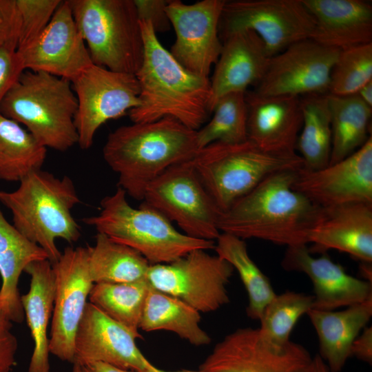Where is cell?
<instances>
[{
    "mask_svg": "<svg viewBox=\"0 0 372 372\" xmlns=\"http://www.w3.org/2000/svg\"><path fill=\"white\" fill-rule=\"evenodd\" d=\"M12 327H0V372H10L16 363L18 342Z\"/></svg>",
    "mask_w": 372,
    "mask_h": 372,
    "instance_id": "cell-42",
    "label": "cell"
},
{
    "mask_svg": "<svg viewBox=\"0 0 372 372\" xmlns=\"http://www.w3.org/2000/svg\"><path fill=\"white\" fill-rule=\"evenodd\" d=\"M308 372H334L327 366L324 361L316 355L312 362Z\"/></svg>",
    "mask_w": 372,
    "mask_h": 372,
    "instance_id": "cell-46",
    "label": "cell"
},
{
    "mask_svg": "<svg viewBox=\"0 0 372 372\" xmlns=\"http://www.w3.org/2000/svg\"><path fill=\"white\" fill-rule=\"evenodd\" d=\"M328 94L300 97L302 125L295 151L304 169L316 170L329 165L331 152V119Z\"/></svg>",
    "mask_w": 372,
    "mask_h": 372,
    "instance_id": "cell-30",
    "label": "cell"
},
{
    "mask_svg": "<svg viewBox=\"0 0 372 372\" xmlns=\"http://www.w3.org/2000/svg\"><path fill=\"white\" fill-rule=\"evenodd\" d=\"M222 50L211 83L210 110L216 102L231 92H246L262 80L268 65L265 45L250 30L231 32L222 39Z\"/></svg>",
    "mask_w": 372,
    "mask_h": 372,
    "instance_id": "cell-22",
    "label": "cell"
},
{
    "mask_svg": "<svg viewBox=\"0 0 372 372\" xmlns=\"http://www.w3.org/2000/svg\"><path fill=\"white\" fill-rule=\"evenodd\" d=\"M351 355L369 364L372 362V327H366L355 339L351 348Z\"/></svg>",
    "mask_w": 372,
    "mask_h": 372,
    "instance_id": "cell-43",
    "label": "cell"
},
{
    "mask_svg": "<svg viewBox=\"0 0 372 372\" xmlns=\"http://www.w3.org/2000/svg\"><path fill=\"white\" fill-rule=\"evenodd\" d=\"M78 107L74 125L78 145L89 149L99 127L140 105V87L134 74L92 64L72 83Z\"/></svg>",
    "mask_w": 372,
    "mask_h": 372,
    "instance_id": "cell-12",
    "label": "cell"
},
{
    "mask_svg": "<svg viewBox=\"0 0 372 372\" xmlns=\"http://www.w3.org/2000/svg\"><path fill=\"white\" fill-rule=\"evenodd\" d=\"M12 322L0 310V327H12Z\"/></svg>",
    "mask_w": 372,
    "mask_h": 372,
    "instance_id": "cell-48",
    "label": "cell"
},
{
    "mask_svg": "<svg viewBox=\"0 0 372 372\" xmlns=\"http://www.w3.org/2000/svg\"><path fill=\"white\" fill-rule=\"evenodd\" d=\"M313 296L287 291L276 296L266 306L258 328L262 337L275 345L288 343L299 318L313 308Z\"/></svg>",
    "mask_w": 372,
    "mask_h": 372,
    "instance_id": "cell-36",
    "label": "cell"
},
{
    "mask_svg": "<svg viewBox=\"0 0 372 372\" xmlns=\"http://www.w3.org/2000/svg\"><path fill=\"white\" fill-rule=\"evenodd\" d=\"M93 64L136 74L144 41L133 0H68Z\"/></svg>",
    "mask_w": 372,
    "mask_h": 372,
    "instance_id": "cell-8",
    "label": "cell"
},
{
    "mask_svg": "<svg viewBox=\"0 0 372 372\" xmlns=\"http://www.w3.org/2000/svg\"><path fill=\"white\" fill-rule=\"evenodd\" d=\"M315 19L311 39L340 50L372 43V5L363 0H302Z\"/></svg>",
    "mask_w": 372,
    "mask_h": 372,
    "instance_id": "cell-24",
    "label": "cell"
},
{
    "mask_svg": "<svg viewBox=\"0 0 372 372\" xmlns=\"http://www.w3.org/2000/svg\"><path fill=\"white\" fill-rule=\"evenodd\" d=\"M112 240L139 252L150 265L169 263L194 249H214L216 242L196 239L178 231L172 222L145 202L131 206L125 192H115L101 201L99 214L83 219Z\"/></svg>",
    "mask_w": 372,
    "mask_h": 372,
    "instance_id": "cell-6",
    "label": "cell"
},
{
    "mask_svg": "<svg viewBox=\"0 0 372 372\" xmlns=\"http://www.w3.org/2000/svg\"><path fill=\"white\" fill-rule=\"evenodd\" d=\"M311 254L336 249L364 263H372V203L321 207L311 229Z\"/></svg>",
    "mask_w": 372,
    "mask_h": 372,
    "instance_id": "cell-21",
    "label": "cell"
},
{
    "mask_svg": "<svg viewBox=\"0 0 372 372\" xmlns=\"http://www.w3.org/2000/svg\"><path fill=\"white\" fill-rule=\"evenodd\" d=\"M0 202L11 211L16 229L42 248L52 264L61 255L57 239L72 243L81 237V227L72 214L80 199L67 176L59 178L41 169L34 171L19 181L15 190H0Z\"/></svg>",
    "mask_w": 372,
    "mask_h": 372,
    "instance_id": "cell-4",
    "label": "cell"
},
{
    "mask_svg": "<svg viewBox=\"0 0 372 372\" xmlns=\"http://www.w3.org/2000/svg\"><path fill=\"white\" fill-rule=\"evenodd\" d=\"M297 172L284 171L268 176L220 211L218 220L220 232L287 247L307 245L321 207L292 189Z\"/></svg>",
    "mask_w": 372,
    "mask_h": 372,
    "instance_id": "cell-1",
    "label": "cell"
},
{
    "mask_svg": "<svg viewBox=\"0 0 372 372\" xmlns=\"http://www.w3.org/2000/svg\"><path fill=\"white\" fill-rule=\"evenodd\" d=\"M30 278L28 291L21 302L34 342L28 372H50L48 326L54 298V273L51 262L34 261L24 270Z\"/></svg>",
    "mask_w": 372,
    "mask_h": 372,
    "instance_id": "cell-25",
    "label": "cell"
},
{
    "mask_svg": "<svg viewBox=\"0 0 372 372\" xmlns=\"http://www.w3.org/2000/svg\"><path fill=\"white\" fill-rule=\"evenodd\" d=\"M78 103L69 81L24 70L0 104V114L26 130L44 147L65 152L78 143Z\"/></svg>",
    "mask_w": 372,
    "mask_h": 372,
    "instance_id": "cell-5",
    "label": "cell"
},
{
    "mask_svg": "<svg viewBox=\"0 0 372 372\" xmlns=\"http://www.w3.org/2000/svg\"><path fill=\"white\" fill-rule=\"evenodd\" d=\"M356 94L364 103L372 108V81L362 86Z\"/></svg>",
    "mask_w": 372,
    "mask_h": 372,
    "instance_id": "cell-45",
    "label": "cell"
},
{
    "mask_svg": "<svg viewBox=\"0 0 372 372\" xmlns=\"http://www.w3.org/2000/svg\"><path fill=\"white\" fill-rule=\"evenodd\" d=\"M141 372H172V371H163L162 369H160L155 366H154L151 362H149L146 368L142 371ZM174 372H206L203 371H189V370H184V371H174Z\"/></svg>",
    "mask_w": 372,
    "mask_h": 372,
    "instance_id": "cell-47",
    "label": "cell"
},
{
    "mask_svg": "<svg viewBox=\"0 0 372 372\" xmlns=\"http://www.w3.org/2000/svg\"><path fill=\"white\" fill-rule=\"evenodd\" d=\"M215 242L216 255L237 271L245 288L247 316L260 321L266 306L276 295L269 278L250 258L245 240L220 233Z\"/></svg>",
    "mask_w": 372,
    "mask_h": 372,
    "instance_id": "cell-33",
    "label": "cell"
},
{
    "mask_svg": "<svg viewBox=\"0 0 372 372\" xmlns=\"http://www.w3.org/2000/svg\"><path fill=\"white\" fill-rule=\"evenodd\" d=\"M315 19L302 0L226 1L219 23V35L242 30L254 32L270 58L290 46L311 39Z\"/></svg>",
    "mask_w": 372,
    "mask_h": 372,
    "instance_id": "cell-10",
    "label": "cell"
},
{
    "mask_svg": "<svg viewBox=\"0 0 372 372\" xmlns=\"http://www.w3.org/2000/svg\"><path fill=\"white\" fill-rule=\"evenodd\" d=\"M234 271L225 260L199 249L169 263L151 265L147 281L198 312L209 313L229 302L227 286Z\"/></svg>",
    "mask_w": 372,
    "mask_h": 372,
    "instance_id": "cell-11",
    "label": "cell"
},
{
    "mask_svg": "<svg viewBox=\"0 0 372 372\" xmlns=\"http://www.w3.org/2000/svg\"><path fill=\"white\" fill-rule=\"evenodd\" d=\"M198 150L196 131L167 117L118 127L108 135L103 156L117 174L118 187L141 200L152 180Z\"/></svg>",
    "mask_w": 372,
    "mask_h": 372,
    "instance_id": "cell-3",
    "label": "cell"
},
{
    "mask_svg": "<svg viewBox=\"0 0 372 372\" xmlns=\"http://www.w3.org/2000/svg\"><path fill=\"white\" fill-rule=\"evenodd\" d=\"M328 99L332 132L329 164H334L356 151L371 135L368 136L372 108L356 94H329Z\"/></svg>",
    "mask_w": 372,
    "mask_h": 372,
    "instance_id": "cell-31",
    "label": "cell"
},
{
    "mask_svg": "<svg viewBox=\"0 0 372 372\" xmlns=\"http://www.w3.org/2000/svg\"><path fill=\"white\" fill-rule=\"evenodd\" d=\"M281 265L287 271L302 272L311 279L314 291L313 309L333 311L372 296L371 282L348 274L325 254L314 258L307 245L287 247Z\"/></svg>",
    "mask_w": 372,
    "mask_h": 372,
    "instance_id": "cell-20",
    "label": "cell"
},
{
    "mask_svg": "<svg viewBox=\"0 0 372 372\" xmlns=\"http://www.w3.org/2000/svg\"><path fill=\"white\" fill-rule=\"evenodd\" d=\"M313 358L301 344L275 345L258 328L238 329L217 343L200 364L206 372H308Z\"/></svg>",
    "mask_w": 372,
    "mask_h": 372,
    "instance_id": "cell-14",
    "label": "cell"
},
{
    "mask_svg": "<svg viewBox=\"0 0 372 372\" xmlns=\"http://www.w3.org/2000/svg\"><path fill=\"white\" fill-rule=\"evenodd\" d=\"M143 202L175 222L187 236L216 241L220 209L199 179L191 160L166 169L146 187Z\"/></svg>",
    "mask_w": 372,
    "mask_h": 372,
    "instance_id": "cell-9",
    "label": "cell"
},
{
    "mask_svg": "<svg viewBox=\"0 0 372 372\" xmlns=\"http://www.w3.org/2000/svg\"><path fill=\"white\" fill-rule=\"evenodd\" d=\"M72 372H81L80 366L77 363H73Z\"/></svg>",
    "mask_w": 372,
    "mask_h": 372,
    "instance_id": "cell-49",
    "label": "cell"
},
{
    "mask_svg": "<svg viewBox=\"0 0 372 372\" xmlns=\"http://www.w3.org/2000/svg\"><path fill=\"white\" fill-rule=\"evenodd\" d=\"M372 81V43L340 50L331 72L329 94H355Z\"/></svg>",
    "mask_w": 372,
    "mask_h": 372,
    "instance_id": "cell-37",
    "label": "cell"
},
{
    "mask_svg": "<svg viewBox=\"0 0 372 372\" xmlns=\"http://www.w3.org/2000/svg\"><path fill=\"white\" fill-rule=\"evenodd\" d=\"M61 0H16L21 25L17 49L34 41L45 29Z\"/></svg>",
    "mask_w": 372,
    "mask_h": 372,
    "instance_id": "cell-38",
    "label": "cell"
},
{
    "mask_svg": "<svg viewBox=\"0 0 372 372\" xmlns=\"http://www.w3.org/2000/svg\"><path fill=\"white\" fill-rule=\"evenodd\" d=\"M139 21H149L156 33L168 31L172 27L166 12L169 1L133 0Z\"/></svg>",
    "mask_w": 372,
    "mask_h": 372,
    "instance_id": "cell-41",
    "label": "cell"
},
{
    "mask_svg": "<svg viewBox=\"0 0 372 372\" xmlns=\"http://www.w3.org/2000/svg\"><path fill=\"white\" fill-rule=\"evenodd\" d=\"M81 372H133L102 362L79 364Z\"/></svg>",
    "mask_w": 372,
    "mask_h": 372,
    "instance_id": "cell-44",
    "label": "cell"
},
{
    "mask_svg": "<svg viewBox=\"0 0 372 372\" xmlns=\"http://www.w3.org/2000/svg\"><path fill=\"white\" fill-rule=\"evenodd\" d=\"M318 335L320 357L334 372H340L351 356V348L372 316V296L345 309L307 313Z\"/></svg>",
    "mask_w": 372,
    "mask_h": 372,
    "instance_id": "cell-26",
    "label": "cell"
},
{
    "mask_svg": "<svg viewBox=\"0 0 372 372\" xmlns=\"http://www.w3.org/2000/svg\"><path fill=\"white\" fill-rule=\"evenodd\" d=\"M340 50L313 39L298 41L269 58L266 72L253 90L262 96L329 94L330 76Z\"/></svg>",
    "mask_w": 372,
    "mask_h": 372,
    "instance_id": "cell-15",
    "label": "cell"
},
{
    "mask_svg": "<svg viewBox=\"0 0 372 372\" xmlns=\"http://www.w3.org/2000/svg\"><path fill=\"white\" fill-rule=\"evenodd\" d=\"M45 259V251L8 223L0 209V310L12 322L25 318L18 288L21 273L31 262Z\"/></svg>",
    "mask_w": 372,
    "mask_h": 372,
    "instance_id": "cell-27",
    "label": "cell"
},
{
    "mask_svg": "<svg viewBox=\"0 0 372 372\" xmlns=\"http://www.w3.org/2000/svg\"><path fill=\"white\" fill-rule=\"evenodd\" d=\"M139 338L88 302L75 338L74 362H102L141 372L150 362L138 348Z\"/></svg>",
    "mask_w": 372,
    "mask_h": 372,
    "instance_id": "cell-19",
    "label": "cell"
},
{
    "mask_svg": "<svg viewBox=\"0 0 372 372\" xmlns=\"http://www.w3.org/2000/svg\"><path fill=\"white\" fill-rule=\"evenodd\" d=\"M144 41L142 65L135 74L140 87V105L129 111L132 123L172 118L197 131L210 110L209 77L182 66L161 44L149 21H139Z\"/></svg>",
    "mask_w": 372,
    "mask_h": 372,
    "instance_id": "cell-2",
    "label": "cell"
},
{
    "mask_svg": "<svg viewBox=\"0 0 372 372\" xmlns=\"http://www.w3.org/2000/svg\"><path fill=\"white\" fill-rule=\"evenodd\" d=\"M191 161L220 211L268 176L304 168L303 161L296 152L267 151L249 139L238 143H210L198 149Z\"/></svg>",
    "mask_w": 372,
    "mask_h": 372,
    "instance_id": "cell-7",
    "label": "cell"
},
{
    "mask_svg": "<svg viewBox=\"0 0 372 372\" xmlns=\"http://www.w3.org/2000/svg\"><path fill=\"white\" fill-rule=\"evenodd\" d=\"M247 138L265 150L294 152L302 125L300 97L245 92Z\"/></svg>",
    "mask_w": 372,
    "mask_h": 372,
    "instance_id": "cell-23",
    "label": "cell"
},
{
    "mask_svg": "<svg viewBox=\"0 0 372 372\" xmlns=\"http://www.w3.org/2000/svg\"><path fill=\"white\" fill-rule=\"evenodd\" d=\"M20 25L16 0H0V45L17 50Z\"/></svg>",
    "mask_w": 372,
    "mask_h": 372,
    "instance_id": "cell-39",
    "label": "cell"
},
{
    "mask_svg": "<svg viewBox=\"0 0 372 372\" xmlns=\"http://www.w3.org/2000/svg\"><path fill=\"white\" fill-rule=\"evenodd\" d=\"M213 116L196 131L198 149L214 142L238 143L247 140L245 92H231L215 103Z\"/></svg>",
    "mask_w": 372,
    "mask_h": 372,
    "instance_id": "cell-35",
    "label": "cell"
},
{
    "mask_svg": "<svg viewBox=\"0 0 372 372\" xmlns=\"http://www.w3.org/2000/svg\"><path fill=\"white\" fill-rule=\"evenodd\" d=\"M87 247L88 267L94 283L147 281L151 265L139 252L97 233Z\"/></svg>",
    "mask_w": 372,
    "mask_h": 372,
    "instance_id": "cell-29",
    "label": "cell"
},
{
    "mask_svg": "<svg viewBox=\"0 0 372 372\" xmlns=\"http://www.w3.org/2000/svg\"><path fill=\"white\" fill-rule=\"evenodd\" d=\"M292 189L320 207L372 203V136L342 160L327 167L298 171Z\"/></svg>",
    "mask_w": 372,
    "mask_h": 372,
    "instance_id": "cell-17",
    "label": "cell"
},
{
    "mask_svg": "<svg viewBox=\"0 0 372 372\" xmlns=\"http://www.w3.org/2000/svg\"><path fill=\"white\" fill-rule=\"evenodd\" d=\"M47 148L18 123L0 114V179L20 181L41 169Z\"/></svg>",
    "mask_w": 372,
    "mask_h": 372,
    "instance_id": "cell-32",
    "label": "cell"
},
{
    "mask_svg": "<svg viewBox=\"0 0 372 372\" xmlns=\"http://www.w3.org/2000/svg\"><path fill=\"white\" fill-rule=\"evenodd\" d=\"M17 51L25 70L48 73L71 83L93 64L68 0L61 1L34 41Z\"/></svg>",
    "mask_w": 372,
    "mask_h": 372,
    "instance_id": "cell-18",
    "label": "cell"
},
{
    "mask_svg": "<svg viewBox=\"0 0 372 372\" xmlns=\"http://www.w3.org/2000/svg\"><path fill=\"white\" fill-rule=\"evenodd\" d=\"M52 265L55 291L50 353L73 364L76 333L94 284L89 271L87 247H67Z\"/></svg>",
    "mask_w": 372,
    "mask_h": 372,
    "instance_id": "cell-13",
    "label": "cell"
},
{
    "mask_svg": "<svg viewBox=\"0 0 372 372\" xmlns=\"http://www.w3.org/2000/svg\"><path fill=\"white\" fill-rule=\"evenodd\" d=\"M225 0H202L186 4L169 1L166 12L176 39L170 53L186 70L208 77L216 64L223 43L219 23Z\"/></svg>",
    "mask_w": 372,
    "mask_h": 372,
    "instance_id": "cell-16",
    "label": "cell"
},
{
    "mask_svg": "<svg viewBox=\"0 0 372 372\" xmlns=\"http://www.w3.org/2000/svg\"><path fill=\"white\" fill-rule=\"evenodd\" d=\"M150 285L147 281L94 283L89 302L139 338V325Z\"/></svg>",
    "mask_w": 372,
    "mask_h": 372,
    "instance_id": "cell-34",
    "label": "cell"
},
{
    "mask_svg": "<svg viewBox=\"0 0 372 372\" xmlns=\"http://www.w3.org/2000/svg\"><path fill=\"white\" fill-rule=\"evenodd\" d=\"M24 70L17 50L0 45V104Z\"/></svg>",
    "mask_w": 372,
    "mask_h": 372,
    "instance_id": "cell-40",
    "label": "cell"
},
{
    "mask_svg": "<svg viewBox=\"0 0 372 372\" xmlns=\"http://www.w3.org/2000/svg\"><path fill=\"white\" fill-rule=\"evenodd\" d=\"M200 312L189 304L150 286L139 329L145 332L170 331L200 347L211 342L210 336L200 326Z\"/></svg>",
    "mask_w": 372,
    "mask_h": 372,
    "instance_id": "cell-28",
    "label": "cell"
}]
</instances>
